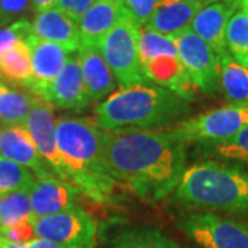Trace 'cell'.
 Here are the masks:
<instances>
[{"mask_svg":"<svg viewBox=\"0 0 248 248\" xmlns=\"http://www.w3.org/2000/svg\"><path fill=\"white\" fill-rule=\"evenodd\" d=\"M214 153L222 159L248 164V124L231 138L214 143Z\"/></svg>","mask_w":248,"mask_h":248,"instance_id":"obj_29","label":"cell"},{"mask_svg":"<svg viewBox=\"0 0 248 248\" xmlns=\"http://www.w3.org/2000/svg\"><path fill=\"white\" fill-rule=\"evenodd\" d=\"M138 33L140 27L125 13L98 47L117 83L123 87L149 81L140 58Z\"/></svg>","mask_w":248,"mask_h":248,"instance_id":"obj_5","label":"cell"},{"mask_svg":"<svg viewBox=\"0 0 248 248\" xmlns=\"http://www.w3.org/2000/svg\"><path fill=\"white\" fill-rule=\"evenodd\" d=\"M0 156L33 171L35 177L55 175L40 156L25 124H0Z\"/></svg>","mask_w":248,"mask_h":248,"instance_id":"obj_13","label":"cell"},{"mask_svg":"<svg viewBox=\"0 0 248 248\" xmlns=\"http://www.w3.org/2000/svg\"><path fill=\"white\" fill-rule=\"evenodd\" d=\"M31 3H32L33 11H36V14H37L40 11H45V10L55 7L57 3H58V0H31Z\"/></svg>","mask_w":248,"mask_h":248,"instance_id":"obj_35","label":"cell"},{"mask_svg":"<svg viewBox=\"0 0 248 248\" xmlns=\"http://www.w3.org/2000/svg\"><path fill=\"white\" fill-rule=\"evenodd\" d=\"M142 68L146 78L161 87L171 90L186 98L193 97L196 86L187 76L178 54H161L148 61L142 62Z\"/></svg>","mask_w":248,"mask_h":248,"instance_id":"obj_20","label":"cell"},{"mask_svg":"<svg viewBox=\"0 0 248 248\" xmlns=\"http://www.w3.org/2000/svg\"><path fill=\"white\" fill-rule=\"evenodd\" d=\"M127 11L120 0H95L79 21L80 47L98 48Z\"/></svg>","mask_w":248,"mask_h":248,"instance_id":"obj_15","label":"cell"},{"mask_svg":"<svg viewBox=\"0 0 248 248\" xmlns=\"http://www.w3.org/2000/svg\"><path fill=\"white\" fill-rule=\"evenodd\" d=\"M27 248H61L51 241H47L43 239H32L24 244Z\"/></svg>","mask_w":248,"mask_h":248,"instance_id":"obj_36","label":"cell"},{"mask_svg":"<svg viewBox=\"0 0 248 248\" xmlns=\"http://www.w3.org/2000/svg\"><path fill=\"white\" fill-rule=\"evenodd\" d=\"M190 105L179 94L151 84L116 90L95 108V124L104 131L155 130L179 123Z\"/></svg>","mask_w":248,"mask_h":248,"instance_id":"obj_3","label":"cell"},{"mask_svg":"<svg viewBox=\"0 0 248 248\" xmlns=\"http://www.w3.org/2000/svg\"><path fill=\"white\" fill-rule=\"evenodd\" d=\"M29 35H32V24L25 19H19L9 27L0 28V53L17 43L18 40L27 39Z\"/></svg>","mask_w":248,"mask_h":248,"instance_id":"obj_31","label":"cell"},{"mask_svg":"<svg viewBox=\"0 0 248 248\" xmlns=\"http://www.w3.org/2000/svg\"><path fill=\"white\" fill-rule=\"evenodd\" d=\"M237 9V0L233 3L205 4L199 10L192 21L190 29L211 47L218 58L228 53L225 43L226 27Z\"/></svg>","mask_w":248,"mask_h":248,"instance_id":"obj_14","label":"cell"},{"mask_svg":"<svg viewBox=\"0 0 248 248\" xmlns=\"http://www.w3.org/2000/svg\"><path fill=\"white\" fill-rule=\"evenodd\" d=\"M0 248H27L24 244H17V243H11L7 241L3 237H0Z\"/></svg>","mask_w":248,"mask_h":248,"instance_id":"obj_37","label":"cell"},{"mask_svg":"<svg viewBox=\"0 0 248 248\" xmlns=\"http://www.w3.org/2000/svg\"><path fill=\"white\" fill-rule=\"evenodd\" d=\"M25 40L31 47L33 69L32 79L25 87L36 95L39 90L55 79V76L63 68L69 53L61 46L42 40L35 35H29Z\"/></svg>","mask_w":248,"mask_h":248,"instance_id":"obj_16","label":"cell"},{"mask_svg":"<svg viewBox=\"0 0 248 248\" xmlns=\"http://www.w3.org/2000/svg\"><path fill=\"white\" fill-rule=\"evenodd\" d=\"M90 102L105 101L116 91V79L98 48L80 47L76 51Z\"/></svg>","mask_w":248,"mask_h":248,"instance_id":"obj_19","label":"cell"},{"mask_svg":"<svg viewBox=\"0 0 248 248\" xmlns=\"http://www.w3.org/2000/svg\"><path fill=\"white\" fill-rule=\"evenodd\" d=\"M138 48L141 63L161 54H178L175 39L172 36L161 35L145 27L140 28Z\"/></svg>","mask_w":248,"mask_h":248,"instance_id":"obj_28","label":"cell"},{"mask_svg":"<svg viewBox=\"0 0 248 248\" xmlns=\"http://www.w3.org/2000/svg\"><path fill=\"white\" fill-rule=\"evenodd\" d=\"M219 84L231 104H248V68L234 61L229 53L219 57Z\"/></svg>","mask_w":248,"mask_h":248,"instance_id":"obj_22","label":"cell"},{"mask_svg":"<svg viewBox=\"0 0 248 248\" xmlns=\"http://www.w3.org/2000/svg\"><path fill=\"white\" fill-rule=\"evenodd\" d=\"M128 17L138 27H145L159 0H120Z\"/></svg>","mask_w":248,"mask_h":248,"instance_id":"obj_30","label":"cell"},{"mask_svg":"<svg viewBox=\"0 0 248 248\" xmlns=\"http://www.w3.org/2000/svg\"><path fill=\"white\" fill-rule=\"evenodd\" d=\"M179 203L211 213L248 217V171L219 161L185 170L174 190Z\"/></svg>","mask_w":248,"mask_h":248,"instance_id":"obj_4","label":"cell"},{"mask_svg":"<svg viewBox=\"0 0 248 248\" xmlns=\"http://www.w3.org/2000/svg\"><path fill=\"white\" fill-rule=\"evenodd\" d=\"M53 108V105L45 101L43 98L33 95L32 107L29 110L25 125L35 141L40 156L50 166L54 174L63 181H69L63 171L58 148H57V131H55Z\"/></svg>","mask_w":248,"mask_h":248,"instance_id":"obj_10","label":"cell"},{"mask_svg":"<svg viewBox=\"0 0 248 248\" xmlns=\"http://www.w3.org/2000/svg\"><path fill=\"white\" fill-rule=\"evenodd\" d=\"M31 0H0V21H9L27 10Z\"/></svg>","mask_w":248,"mask_h":248,"instance_id":"obj_34","label":"cell"},{"mask_svg":"<svg viewBox=\"0 0 248 248\" xmlns=\"http://www.w3.org/2000/svg\"><path fill=\"white\" fill-rule=\"evenodd\" d=\"M37 239L47 240L61 248H95L97 221L78 205L47 215L33 222Z\"/></svg>","mask_w":248,"mask_h":248,"instance_id":"obj_8","label":"cell"},{"mask_svg":"<svg viewBox=\"0 0 248 248\" xmlns=\"http://www.w3.org/2000/svg\"><path fill=\"white\" fill-rule=\"evenodd\" d=\"M57 148L68 179L83 195L108 203L116 182L105 161V131L95 122L62 116L55 122Z\"/></svg>","mask_w":248,"mask_h":248,"instance_id":"obj_2","label":"cell"},{"mask_svg":"<svg viewBox=\"0 0 248 248\" xmlns=\"http://www.w3.org/2000/svg\"><path fill=\"white\" fill-rule=\"evenodd\" d=\"M83 195L76 185L55 175L36 177L29 189L32 205V225L36 219L63 211L76 205Z\"/></svg>","mask_w":248,"mask_h":248,"instance_id":"obj_12","label":"cell"},{"mask_svg":"<svg viewBox=\"0 0 248 248\" xmlns=\"http://www.w3.org/2000/svg\"><path fill=\"white\" fill-rule=\"evenodd\" d=\"M32 107V97L19 90L11 89L0 81V124H25Z\"/></svg>","mask_w":248,"mask_h":248,"instance_id":"obj_23","label":"cell"},{"mask_svg":"<svg viewBox=\"0 0 248 248\" xmlns=\"http://www.w3.org/2000/svg\"><path fill=\"white\" fill-rule=\"evenodd\" d=\"M179 60L196 89L205 94L221 89L219 84V58L211 47L187 28L175 37Z\"/></svg>","mask_w":248,"mask_h":248,"instance_id":"obj_9","label":"cell"},{"mask_svg":"<svg viewBox=\"0 0 248 248\" xmlns=\"http://www.w3.org/2000/svg\"><path fill=\"white\" fill-rule=\"evenodd\" d=\"M204 4H211V3H233L236 0H202Z\"/></svg>","mask_w":248,"mask_h":248,"instance_id":"obj_39","label":"cell"},{"mask_svg":"<svg viewBox=\"0 0 248 248\" xmlns=\"http://www.w3.org/2000/svg\"><path fill=\"white\" fill-rule=\"evenodd\" d=\"M225 43L232 58L248 68V17L241 10H236L228 22Z\"/></svg>","mask_w":248,"mask_h":248,"instance_id":"obj_24","label":"cell"},{"mask_svg":"<svg viewBox=\"0 0 248 248\" xmlns=\"http://www.w3.org/2000/svg\"><path fill=\"white\" fill-rule=\"evenodd\" d=\"M248 124V104H229L177 123L170 131L182 142H222Z\"/></svg>","mask_w":248,"mask_h":248,"instance_id":"obj_6","label":"cell"},{"mask_svg":"<svg viewBox=\"0 0 248 248\" xmlns=\"http://www.w3.org/2000/svg\"><path fill=\"white\" fill-rule=\"evenodd\" d=\"M203 6L205 4L202 0H159L145 28L175 37L190 28L193 18Z\"/></svg>","mask_w":248,"mask_h":248,"instance_id":"obj_18","label":"cell"},{"mask_svg":"<svg viewBox=\"0 0 248 248\" xmlns=\"http://www.w3.org/2000/svg\"><path fill=\"white\" fill-rule=\"evenodd\" d=\"M33 225L32 222L21 223L16 226H0V237L7 241L17 243V244H25L33 236Z\"/></svg>","mask_w":248,"mask_h":248,"instance_id":"obj_32","label":"cell"},{"mask_svg":"<svg viewBox=\"0 0 248 248\" xmlns=\"http://www.w3.org/2000/svg\"><path fill=\"white\" fill-rule=\"evenodd\" d=\"M94 1L95 0H58L55 7L63 11L66 16H69L73 21L79 24L81 17L93 6Z\"/></svg>","mask_w":248,"mask_h":248,"instance_id":"obj_33","label":"cell"},{"mask_svg":"<svg viewBox=\"0 0 248 248\" xmlns=\"http://www.w3.org/2000/svg\"><path fill=\"white\" fill-rule=\"evenodd\" d=\"M32 35L61 46L68 53H75L80 48L78 22L57 7L36 14L32 22Z\"/></svg>","mask_w":248,"mask_h":248,"instance_id":"obj_17","label":"cell"},{"mask_svg":"<svg viewBox=\"0 0 248 248\" xmlns=\"http://www.w3.org/2000/svg\"><path fill=\"white\" fill-rule=\"evenodd\" d=\"M179 228L202 248H248V221L202 211L184 215Z\"/></svg>","mask_w":248,"mask_h":248,"instance_id":"obj_7","label":"cell"},{"mask_svg":"<svg viewBox=\"0 0 248 248\" xmlns=\"http://www.w3.org/2000/svg\"><path fill=\"white\" fill-rule=\"evenodd\" d=\"M36 97L43 98L53 107L61 109H83L91 104L86 91L78 55L68 57L60 73L37 91Z\"/></svg>","mask_w":248,"mask_h":248,"instance_id":"obj_11","label":"cell"},{"mask_svg":"<svg viewBox=\"0 0 248 248\" xmlns=\"http://www.w3.org/2000/svg\"><path fill=\"white\" fill-rule=\"evenodd\" d=\"M29 189L17 190L0 197V226H16L32 222Z\"/></svg>","mask_w":248,"mask_h":248,"instance_id":"obj_26","label":"cell"},{"mask_svg":"<svg viewBox=\"0 0 248 248\" xmlns=\"http://www.w3.org/2000/svg\"><path fill=\"white\" fill-rule=\"evenodd\" d=\"M0 75L13 83L27 86L32 79V53L25 39L0 53Z\"/></svg>","mask_w":248,"mask_h":248,"instance_id":"obj_21","label":"cell"},{"mask_svg":"<svg viewBox=\"0 0 248 248\" xmlns=\"http://www.w3.org/2000/svg\"><path fill=\"white\" fill-rule=\"evenodd\" d=\"M112 248H181L164 233L149 228H137L120 233Z\"/></svg>","mask_w":248,"mask_h":248,"instance_id":"obj_25","label":"cell"},{"mask_svg":"<svg viewBox=\"0 0 248 248\" xmlns=\"http://www.w3.org/2000/svg\"><path fill=\"white\" fill-rule=\"evenodd\" d=\"M35 179V174L31 170L0 156V197L29 189Z\"/></svg>","mask_w":248,"mask_h":248,"instance_id":"obj_27","label":"cell"},{"mask_svg":"<svg viewBox=\"0 0 248 248\" xmlns=\"http://www.w3.org/2000/svg\"><path fill=\"white\" fill-rule=\"evenodd\" d=\"M237 7H239L243 13H246L248 17V0H237Z\"/></svg>","mask_w":248,"mask_h":248,"instance_id":"obj_38","label":"cell"},{"mask_svg":"<svg viewBox=\"0 0 248 248\" xmlns=\"http://www.w3.org/2000/svg\"><path fill=\"white\" fill-rule=\"evenodd\" d=\"M105 161L117 184L142 200L171 195L186 170L185 143L171 131H105Z\"/></svg>","mask_w":248,"mask_h":248,"instance_id":"obj_1","label":"cell"}]
</instances>
